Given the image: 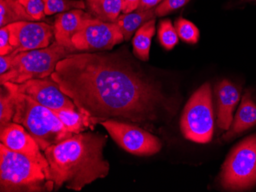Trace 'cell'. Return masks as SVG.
<instances>
[{
    "label": "cell",
    "mask_w": 256,
    "mask_h": 192,
    "mask_svg": "<svg viewBox=\"0 0 256 192\" xmlns=\"http://www.w3.org/2000/svg\"><path fill=\"white\" fill-rule=\"evenodd\" d=\"M190 0H162L156 7L155 14L156 17H162L178 9L189 2Z\"/></svg>",
    "instance_id": "484cf974"
},
{
    "label": "cell",
    "mask_w": 256,
    "mask_h": 192,
    "mask_svg": "<svg viewBox=\"0 0 256 192\" xmlns=\"http://www.w3.org/2000/svg\"><path fill=\"white\" fill-rule=\"evenodd\" d=\"M217 102V124L222 130H228L234 120V110L240 98V90L227 80L217 84L215 89Z\"/></svg>",
    "instance_id": "5bb4252c"
},
{
    "label": "cell",
    "mask_w": 256,
    "mask_h": 192,
    "mask_svg": "<svg viewBox=\"0 0 256 192\" xmlns=\"http://www.w3.org/2000/svg\"><path fill=\"white\" fill-rule=\"evenodd\" d=\"M124 38L114 22H104L92 17L73 36L74 48L79 53H93L112 50Z\"/></svg>",
    "instance_id": "9c48e42d"
},
{
    "label": "cell",
    "mask_w": 256,
    "mask_h": 192,
    "mask_svg": "<svg viewBox=\"0 0 256 192\" xmlns=\"http://www.w3.org/2000/svg\"><path fill=\"white\" fill-rule=\"evenodd\" d=\"M92 17V14L83 9H72L58 14L53 25L54 40L66 48L79 53L73 46V36L82 28L84 21Z\"/></svg>",
    "instance_id": "4fadbf2b"
},
{
    "label": "cell",
    "mask_w": 256,
    "mask_h": 192,
    "mask_svg": "<svg viewBox=\"0 0 256 192\" xmlns=\"http://www.w3.org/2000/svg\"><path fill=\"white\" fill-rule=\"evenodd\" d=\"M12 52H14V48L10 44L8 27H2L0 29V55H8Z\"/></svg>",
    "instance_id": "4316f807"
},
{
    "label": "cell",
    "mask_w": 256,
    "mask_h": 192,
    "mask_svg": "<svg viewBox=\"0 0 256 192\" xmlns=\"http://www.w3.org/2000/svg\"><path fill=\"white\" fill-rule=\"evenodd\" d=\"M162 0H140L139 5H138V11L144 12L151 8H156Z\"/></svg>",
    "instance_id": "f1b7e54d"
},
{
    "label": "cell",
    "mask_w": 256,
    "mask_h": 192,
    "mask_svg": "<svg viewBox=\"0 0 256 192\" xmlns=\"http://www.w3.org/2000/svg\"><path fill=\"white\" fill-rule=\"evenodd\" d=\"M94 18L104 22H115L122 12V0H86Z\"/></svg>",
    "instance_id": "e0dca14e"
},
{
    "label": "cell",
    "mask_w": 256,
    "mask_h": 192,
    "mask_svg": "<svg viewBox=\"0 0 256 192\" xmlns=\"http://www.w3.org/2000/svg\"><path fill=\"white\" fill-rule=\"evenodd\" d=\"M2 86L6 90L26 94L52 110L78 109L71 98L62 92L60 85L51 77L32 79L22 84L6 82Z\"/></svg>",
    "instance_id": "30bf717a"
},
{
    "label": "cell",
    "mask_w": 256,
    "mask_h": 192,
    "mask_svg": "<svg viewBox=\"0 0 256 192\" xmlns=\"http://www.w3.org/2000/svg\"><path fill=\"white\" fill-rule=\"evenodd\" d=\"M20 3L26 8L28 15L36 21L44 19V4L43 0H18Z\"/></svg>",
    "instance_id": "d4e9b609"
},
{
    "label": "cell",
    "mask_w": 256,
    "mask_h": 192,
    "mask_svg": "<svg viewBox=\"0 0 256 192\" xmlns=\"http://www.w3.org/2000/svg\"><path fill=\"white\" fill-rule=\"evenodd\" d=\"M156 8H151L144 12L134 11L129 13L122 14L115 21L114 23L118 26L119 29L123 34L125 41H129L134 34L139 29L142 25H144L150 20L156 18L155 14Z\"/></svg>",
    "instance_id": "2e32d148"
},
{
    "label": "cell",
    "mask_w": 256,
    "mask_h": 192,
    "mask_svg": "<svg viewBox=\"0 0 256 192\" xmlns=\"http://www.w3.org/2000/svg\"><path fill=\"white\" fill-rule=\"evenodd\" d=\"M6 90L15 102L16 113L12 122L24 127L37 142L42 151L74 135L66 128L51 109L41 105L26 94Z\"/></svg>",
    "instance_id": "3957f363"
},
{
    "label": "cell",
    "mask_w": 256,
    "mask_h": 192,
    "mask_svg": "<svg viewBox=\"0 0 256 192\" xmlns=\"http://www.w3.org/2000/svg\"><path fill=\"white\" fill-rule=\"evenodd\" d=\"M122 12L124 14L129 13L138 9L140 0H122Z\"/></svg>",
    "instance_id": "f546056e"
},
{
    "label": "cell",
    "mask_w": 256,
    "mask_h": 192,
    "mask_svg": "<svg viewBox=\"0 0 256 192\" xmlns=\"http://www.w3.org/2000/svg\"><path fill=\"white\" fill-rule=\"evenodd\" d=\"M178 36L182 41L189 44H196L200 39V31L191 21L180 18L174 22Z\"/></svg>",
    "instance_id": "603a6c76"
},
{
    "label": "cell",
    "mask_w": 256,
    "mask_h": 192,
    "mask_svg": "<svg viewBox=\"0 0 256 192\" xmlns=\"http://www.w3.org/2000/svg\"><path fill=\"white\" fill-rule=\"evenodd\" d=\"M256 125V105L252 100L251 93L247 91L242 99L236 115L232 120L230 130L224 136V140H231Z\"/></svg>",
    "instance_id": "9a60e30c"
},
{
    "label": "cell",
    "mask_w": 256,
    "mask_h": 192,
    "mask_svg": "<svg viewBox=\"0 0 256 192\" xmlns=\"http://www.w3.org/2000/svg\"><path fill=\"white\" fill-rule=\"evenodd\" d=\"M54 190L42 168L24 155L0 145V191L40 192Z\"/></svg>",
    "instance_id": "277c9868"
},
{
    "label": "cell",
    "mask_w": 256,
    "mask_h": 192,
    "mask_svg": "<svg viewBox=\"0 0 256 192\" xmlns=\"http://www.w3.org/2000/svg\"><path fill=\"white\" fill-rule=\"evenodd\" d=\"M16 54L47 48L54 38V27L46 22L22 21L6 25Z\"/></svg>",
    "instance_id": "8fae6325"
},
{
    "label": "cell",
    "mask_w": 256,
    "mask_h": 192,
    "mask_svg": "<svg viewBox=\"0 0 256 192\" xmlns=\"http://www.w3.org/2000/svg\"><path fill=\"white\" fill-rule=\"evenodd\" d=\"M46 15L63 13L72 9H86L84 0H43Z\"/></svg>",
    "instance_id": "44dd1931"
},
{
    "label": "cell",
    "mask_w": 256,
    "mask_h": 192,
    "mask_svg": "<svg viewBox=\"0 0 256 192\" xmlns=\"http://www.w3.org/2000/svg\"><path fill=\"white\" fill-rule=\"evenodd\" d=\"M221 184L230 191H243L256 184V135L237 145L227 157Z\"/></svg>",
    "instance_id": "52a82bcc"
},
{
    "label": "cell",
    "mask_w": 256,
    "mask_h": 192,
    "mask_svg": "<svg viewBox=\"0 0 256 192\" xmlns=\"http://www.w3.org/2000/svg\"><path fill=\"white\" fill-rule=\"evenodd\" d=\"M158 32L160 42L165 49L172 50L179 41L176 28L169 18L160 21Z\"/></svg>",
    "instance_id": "7402d4cb"
},
{
    "label": "cell",
    "mask_w": 256,
    "mask_h": 192,
    "mask_svg": "<svg viewBox=\"0 0 256 192\" xmlns=\"http://www.w3.org/2000/svg\"><path fill=\"white\" fill-rule=\"evenodd\" d=\"M76 53L56 41L47 48L18 53L10 71L0 76L1 85L6 82L22 84L32 79L51 77L60 61Z\"/></svg>",
    "instance_id": "5b68a950"
},
{
    "label": "cell",
    "mask_w": 256,
    "mask_h": 192,
    "mask_svg": "<svg viewBox=\"0 0 256 192\" xmlns=\"http://www.w3.org/2000/svg\"><path fill=\"white\" fill-rule=\"evenodd\" d=\"M51 77L92 125L112 119L150 128L174 107L158 83L115 53L70 54Z\"/></svg>",
    "instance_id": "6da1fadb"
},
{
    "label": "cell",
    "mask_w": 256,
    "mask_h": 192,
    "mask_svg": "<svg viewBox=\"0 0 256 192\" xmlns=\"http://www.w3.org/2000/svg\"><path fill=\"white\" fill-rule=\"evenodd\" d=\"M17 54L16 53L12 52L11 54L8 55H1L0 57V74H4L6 73L7 71H10L12 64L14 58Z\"/></svg>",
    "instance_id": "83f0119b"
},
{
    "label": "cell",
    "mask_w": 256,
    "mask_h": 192,
    "mask_svg": "<svg viewBox=\"0 0 256 192\" xmlns=\"http://www.w3.org/2000/svg\"><path fill=\"white\" fill-rule=\"evenodd\" d=\"M53 111L66 128L74 134L82 133L88 127L92 125L90 119L79 110L64 109Z\"/></svg>",
    "instance_id": "ffe728a7"
},
{
    "label": "cell",
    "mask_w": 256,
    "mask_h": 192,
    "mask_svg": "<svg viewBox=\"0 0 256 192\" xmlns=\"http://www.w3.org/2000/svg\"><path fill=\"white\" fill-rule=\"evenodd\" d=\"M210 84L205 83L191 96L184 107L180 120L184 137L197 143H208L214 131Z\"/></svg>",
    "instance_id": "8992f818"
},
{
    "label": "cell",
    "mask_w": 256,
    "mask_h": 192,
    "mask_svg": "<svg viewBox=\"0 0 256 192\" xmlns=\"http://www.w3.org/2000/svg\"><path fill=\"white\" fill-rule=\"evenodd\" d=\"M100 124L117 144L132 154L153 156L162 148V143L158 137L139 126L112 119L102 122Z\"/></svg>",
    "instance_id": "ba28073f"
},
{
    "label": "cell",
    "mask_w": 256,
    "mask_h": 192,
    "mask_svg": "<svg viewBox=\"0 0 256 192\" xmlns=\"http://www.w3.org/2000/svg\"><path fill=\"white\" fill-rule=\"evenodd\" d=\"M107 137L100 133L74 134L44 151L50 165V181L60 188L79 192L84 186L108 175L110 165L104 157Z\"/></svg>",
    "instance_id": "7a4b0ae2"
},
{
    "label": "cell",
    "mask_w": 256,
    "mask_h": 192,
    "mask_svg": "<svg viewBox=\"0 0 256 192\" xmlns=\"http://www.w3.org/2000/svg\"><path fill=\"white\" fill-rule=\"evenodd\" d=\"M6 94H4L2 90L0 97V129L12 122L16 113L14 98L6 90Z\"/></svg>",
    "instance_id": "cb8c5ba5"
},
{
    "label": "cell",
    "mask_w": 256,
    "mask_h": 192,
    "mask_svg": "<svg viewBox=\"0 0 256 192\" xmlns=\"http://www.w3.org/2000/svg\"><path fill=\"white\" fill-rule=\"evenodd\" d=\"M0 140L8 150L24 155L40 164L50 181V165L46 156L42 154L38 143L23 126L12 122L0 129Z\"/></svg>",
    "instance_id": "7c38bea8"
},
{
    "label": "cell",
    "mask_w": 256,
    "mask_h": 192,
    "mask_svg": "<svg viewBox=\"0 0 256 192\" xmlns=\"http://www.w3.org/2000/svg\"><path fill=\"white\" fill-rule=\"evenodd\" d=\"M36 21L18 0H0V27L17 21Z\"/></svg>",
    "instance_id": "d6986e66"
},
{
    "label": "cell",
    "mask_w": 256,
    "mask_h": 192,
    "mask_svg": "<svg viewBox=\"0 0 256 192\" xmlns=\"http://www.w3.org/2000/svg\"><path fill=\"white\" fill-rule=\"evenodd\" d=\"M155 24L156 18L150 20L136 31L134 36L132 42L134 54L142 61H146L149 60L151 40L156 31Z\"/></svg>",
    "instance_id": "ac0fdd59"
}]
</instances>
